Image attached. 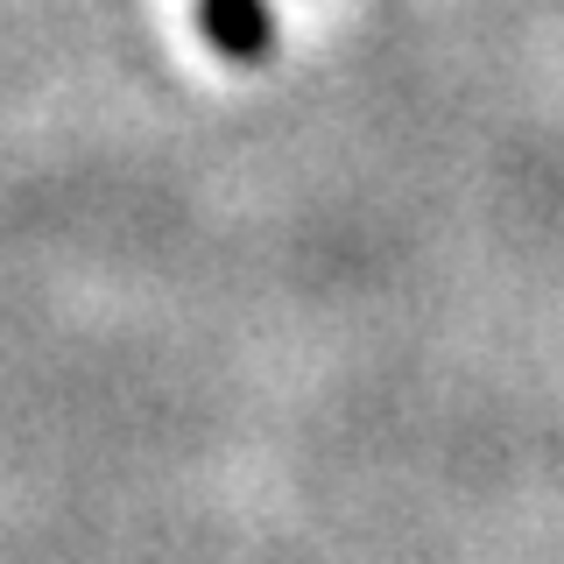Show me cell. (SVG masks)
<instances>
[{
	"mask_svg": "<svg viewBox=\"0 0 564 564\" xmlns=\"http://www.w3.org/2000/svg\"><path fill=\"white\" fill-rule=\"evenodd\" d=\"M198 22L212 35V50H226V57H261L269 50V0H198Z\"/></svg>",
	"mask_w": 564,
	"mask_h": 564,
	"instance_id": "cell-1",
	"label": "cell"
}]
</instances>
